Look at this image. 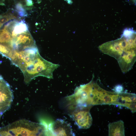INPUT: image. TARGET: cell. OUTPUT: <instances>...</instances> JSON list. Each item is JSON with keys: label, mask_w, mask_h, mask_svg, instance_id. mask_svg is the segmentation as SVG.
I'll return each mask as SVG.
<instances>
[{"label": "cell", "mask_w": 136, "mask_h": 136, "mask_svg": "<svg viewBox=\"0 0 136 136\" xmlns=\"http://www.w3.org/2000/svg\"><path fill=\"white\" fill-rule=\"evenodd\" d=\"M136 31L132 28H127L120 38L104 43L98 49L103 53L118 60L136 52Z\"/></svg>", "instance_id": "cell-1"}, {"label": "cell", "mask_w": 136, "mask_h": 136, "mask_svg": "<svg viewBox=\"0 0 136 136\" xmlns=\"http://www.w3.org/2000/svg\"><path fill=\"white\" fill-rule=\"evenodd\" d=\"M47 135L45 125L21 119L0 128V136H42Z\"/></svg>", "instance_id": "cell-2"}, {"label": "cell", "mask_w": 136, "mask_h": 136, "mask_svg": "<svg viewBox=\"0 0 136 136\" xmlns=\"http://www.w3.org/2000/svg\"><path fill=\"white\" fill-rule=\"evenodd\" d=\"M59 65L46 60L41 56L38 51L22 72L24 82L27 84L33 78L39 76L53 78V72Z\"/></svg>", "instance_id": "cell-3"}, {"label": "cell", "mask_w": 136, "mask_h": 136, "mask_svg": "<svg viewBox=\"0 0 136 136\" xmlns=\"http://www.w3.org/2000/svg\"><path fill=\"white\" fill-rule=\"evenodd\" d=\"M119 94L115 92L105 90L94 82L92 92V105L112 104L116 105Z\"/></svg>", "instance_id": "cell-4"}, {"label": "cell", "mask_w": 136, "mask_h": 136, "mask_svg": "<svg viewBox=\"0 0 136 136\" xmlns=\"http://www.w3.org/2000/svg\"><path fill=\"white\" fill-rule=\"evenodd\" d=\"M93 77L88 83L77 87L74 93L70 96L73 99L76 106H90L92 104Z\"/></svg>", "instance_id": "cell-5"}, {"label": "cell", "mask_w": 136, "mask_h": 136, "mask_svg": "<svg viewBox=\"0 0 136 136\" xmlns=\"http://www.w3.org/2000/svg\"><path fill=\"white\" fill-rule=\"evenodd\" d=\"M38 51L37 47L21 51L13 50L10 60L13 64L19 67L22 72L27 64Z\"/></svg>", "instance_id": "cell-6"}, {"label": "cell", "mask_w": 136, "mask_h": 136, "mask_svg": "<svg viewBox=\"0 0 136 136\" xmlns=\"http://www.w3.org/2000/svg\"><path fill=\"white\" fill-rule=\"evenodd\" d=\"M76 106L72 117L79 128L87 129L92 124V119L90 112L92 107Z\"/></svg>", "instance_id": "cell-7"}, {"label": "cell", "mask_w": 136, "mask_h": 136, "mask_svg": "<svg viewBox=\"0 0 136 136\" xmlns=\"http://www.w3.org/2000/svg\"><path fill=\"white\" fill-rule=\"evenodd\" d=\"M13 92L9 84L0 77V113L2 115L10 108L13 99Z\"/></svg>", "instance_id": "cell-8"}, {"label": "cell", "mask_w": 136, "mask_h": 136, "mask_svg": "<svg viewBox=\"0 0 136 136\" xmlns=\"http://www.w3.org/2000/svg\"><path fill=\"white\" fill-rule=\"evenodd\" d=\"M36 47L35 41L29 31L18 34L13 37V50L21 51Z\"/></svg>", "instance_id": "cell-9"}, {"label": "cell", "mask_w": 136, "mask_h": 136, "mask_svg": "<svg viewBox=\"0 0 136 136\" xmlns=\"http://www.w3.org/2000/svg\"><path fill=\"white\" fill-rule=\"evenodd\" d=\"M51 127V131L54 136L75 135L70 124L61 119H57Z\"/></svg>", "instance_id": "cell-10"}, {"label": "cell", "mask_w": 136, "mask_h": 136, "mask_svg": "<svg viewBox=\"0 0 136 136\" xmlns=\"http://www.w3.org/2000/svg\"><path fill=\"white\" fill-rule=\"evenodd\" d=\"M116 105L130 109L134 113L136 112V94L134 93L122 92L119 94Z\"/></svg>", "instance_id": "cell-11"}, {"label": "cell", "mask_w": 136, "mask_h": 136, "mask_svg": "<svg viewBox=\"0 0 136 136\" xmlns=\"http://www.w3.org/2000/svg\"><path fill=\"white\" fill-rule=\"evenodd\" d=\"M109 136H124V122L121 120L110 123L108 125Z\"/></svg>", "instance_id": "cell-12"}, {"label": "cell", "mask_w": 136, "mask_h": 136, "mask_svg": "<svg viewBox=\"0 0 136 136\" xmlns=\"http://www.w3.org/2000/svg\"><path fill=\"white\" fill-rule=\"evenodd\" d=\"M15 10L19 15L21 17H24L27 16V13L20 3H18L16 5Z\"/></svg>", "instance_id": "cell-13"}, {"label": "cell", "mask_w": 136, "mask_h": 136, "mask_svg": "<svg viewBox=\"0 0 136 136\" xmlns=\"http://www.w3.org/2000/svg\"><path fill=\"white\" fill-rule=\"evenodd\" d=\"M114 90L115 92L119 94L122 92L123 87L121 85H117L115 87Z\"/></svg>", "instance_id": "cell-14"}, {"label": "cell", "mask_w": 136, "mask_h": 136, "mask_svg": "<svg viewBox=\"0 0 136 136\" xmlns=\"http://www.w3.org/2000/svg\"><path fill=\"white\" fill-rule=\"evenodd\" d=\"M26 3L27 5L28 6H31L32 4L31 0H27Z\"/></svg>", "instance_id": "cell-15"}, {"label": "cell", "mask_w": 136, "mask_h": 136, "mask_svg": "<svg viewBox=\"0 0 136 136\" xmlns=\"http://www.w3.org/2000/svg\"><path fill=\"white\" fill-rule=\"evenodd\" d=\"M2 115V114L0 113V119H1V117Z\"/></svg>", "instance_id": "cell-16"}, {"label": "cell", "mask_w": 136, "mask_h": 136, "mask_svg": "<svg viewBox=\"0 0 136 136\" xmlns=\"http://www.w3.org/2000/svg\"><path fill=\"white\" fill-rule=\"evenodd\" d=\"M1 76L0 75V77Z\"/></svg>", "instance_id": "cell-17"}]
</instances>
